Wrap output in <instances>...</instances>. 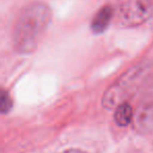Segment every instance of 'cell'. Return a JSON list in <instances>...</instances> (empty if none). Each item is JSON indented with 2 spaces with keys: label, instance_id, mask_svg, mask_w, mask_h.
Masks as SVG:
<instances>
[{
  "label": "cell",
  "instance_id": "52a82bcc",
  "mask_svg": "<svg viewBox=\"0 0 153 153\" xmlns=\"http://www.w3.org/2000/svg\"><path fill=\"white\" fill-rule=\"evenodd\" d=\"M13 100L5 90L0 89V113L6 114L12 109Z\"/></svg>",
  "mask_w": 153,
  "mask_h": 153
},
{
  "label": "cell",
  "instance_id": "5b68a950",
  "mask_svg": "<svg viewBox=\"0 0 153 153\" xmlns=\"http://www.w3.org/2000/svg\"><path fill=\"white\" fill-rule=\"evenodd\" d=\"M114 16V8L111 5H105L101 7L95 15L92 21L91 28L95 33H102L109 26Z\"/></svg>",
  "mask_w": 153,
  "mask_h": 153
},
{
  "label": "cell",
  "instance_id": "ba28073f",
  "mask_svg": "<svg viewBox=\"0 0 153 153\" xmlns=\"http://www.w3.org/2000/svg\"><path fill=\"white\" fill-rule=\"evenodd\" d=\"M62 153H87L82 150H79V149H68V150H65L64 152Z\"/></svg>",
  "mask_w": 153,
  "mask_h": 153
},
{
  "label": "cell",
  "instance_id": "277c9868",
  "mask_svg": "<svg viewBox=\"0 0 153 153\" xmlns=\"http://www.w3.org/2000/svg\"><path fill=\"white\" fill-rule=\"evenodd\" d=\"M132 122L137 132L146 134L153 131V78L144 89L137 109L133 113Z\"/></svg>",
  "mask_w": 153,
  "mask_h": 153
},
{
  "label": "cell",
  "instance_id": "8992f818",
  "mask_svg": "<svg viewBox=\"0 0 153 153\" xmlns=\"http://www.w3.org/2000/svg\"><path fill=\"white\" fill-rule=\"evenodd\" d=\"M114 119L118 126L126 127L132 122L133 120V109L128 102L124 101L118 104L115 107V115Z\"/></svg>",
  "mask_w": 153,
  "mask_h": 153
},
{
  "label": "cell",
  "instance_id": "7a4b0ae2",
  "mask_svg": "<svg viewBox=\"0 0 153 153\" xmlns=\"http://www.w3.org/2000/svg\"><path fill=\"white\" fill-rule=\"evenodd\" d=\"M149 70L150 65L148 62H141L126 71L104 93L102 98L103 107L111 111L121 102H124L147 77Z\"/></svg>",
  "mask_w": 153,
  "mask_h": 153
},
{
  "label": "cell",
  "instance_id": "6da1fadb",
  "mask_svg": "<svg viewBox=\"0 0 153 153\" xmlns=\"http://www.w3.org/2000/svg\"><path fill=\"white\" fill-rule=\"evenodd\" d=\"M51 21V10L43 2H32L19 15L13 32L15 50L28 54L36 49L41 38Z\"/></svg>",
  "mask_w": 153,
  "mask_h": 153
},
{
  "label": "cell",
  "instance_id": "3957f363",
  "mask_svg": "<svg viewBox=\"0 0 153 153\" xmlns=\"http://www.w3.org/2000/svg\"><path fill=\"white\" fill-rule=\"evenodd\" d=\"M152 17L153 0H119L118 2L117 19L123 26H140Z\"/></svg>",
  "mask_w": 153,
  "mask_h": 153
}]
</instances>
